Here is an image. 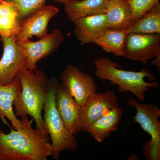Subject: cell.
Wrapping results in <instances>:
<instances>
[{"instance_id": "cell-7", "label": "cell", "mask_w": 160, "mask_h": 160, "mask_svg": "<svg viewBox=\"0 0 160 160\" xmlns=\"http://www.w3.org/2000/svg\"><path fill=\"white\" fill-rule=\"evenodd\" d=\"M123 57L143 64L160 58V34L128 33Z\"/></svg>"}, {"instance_id": "cell-6", "label": "cell", "mask_w": 160, "mask_h": 160, "mask_svg": "<svg viewBox=\"0 0 160 160\" xmlns=\"http://www.w3.org/2000/svg\"><path fill=\"white\" fill-rule=\"evenodd\" d=\"M64 41L65 37L61 31L54 29L51 33H47L37 42L28 40L17 43L27 61V69L35 70L40 60L57 51Z\"/></svg>"}, {"instance_id": "cell-1", "label": "cell", "mask_w": 160, "mask_h": 160, "mask_svg": "<svg viewBox=\"0 0 160 160\" xmlns=\"http://www.w3.org/2000/svg\"><path fill=\"white\" fill-rule=\"evenodd\" d=\"M22 120L23 127L6 133L0 129V160H47L53 149L46 131L34 129L33 119Z\"/></svg>"}, {"instance_id": "cell-17", "label": "cell", "mask_w": 160, "mask_h": 160, "mask_svg": "<svg viewBox=\"0 0 160 160\" xmlns=\"http://www.w3.org/2000/svg\"><path fill=\"white\" fill-rule=\"evenodd\" d=\"M109 0H72L64 4L69 21L106 13Z\"/></svg>"}, {"instance_id": "cell-11", "label": "cell", "mask_w": 160, "mask_h": 160, "mask_svg": "<svg viewBox=\"0 0 160 160\" xmlns=\"http://www.w3.org/2000/svg\"><path fill=\"white\" fill-rule=\"evenodd\" d=\"M119 107L118 98L113 92H95L90 96L80 112L82 132H86L89 126L106 112Z\"/></svg>"}, {"instance_id": "cell-10", "label": "cell", "mask_w": 160, "mask_h": 160, "mask_svg": "<svg viewBox=\"0 0 160 160\" xmlns=\"http://www.w3.org/2000/svg\"><path fill=\"white\" fill-rule=\"evenodd\" d=\"M0 40L3 46L2 56L0 60V84L8 85L20 71L27 68V61L18 45L16 36L0 37Z\"/></svg>"}, {"instance_id": "cell-22", "label": "cell", "mask_w": 160, "mask_h": 160, "mask_svg": "<svg viewBox=\"0 0 160 160\" xmlns=\"http://www.w3.org/2000/svg\"><path fill=\"white\" fill-rule=\"evenodd\" d=\"M131 6L132 22L140 19L146 12L152 9L159 0H128Z\"/></svg>"}, {"instance_id": "cell-20", "label": "cell", "mask_w": 160, "mask_h": 160, "mask_svg": "<svg viewBox=\"0 0 160 160\" xmlns=\"http://www.w3.org/2000/svg\"><path fill=\"white\" fill-rule=\"evenodd\" d=\"M128 33L160 34V4L158 3L126 29Z\"/></svg>"}, {"instance_id": "cell-2", "label": "cell", "mask_w": 160, "mask_h": 160, "mask_svg": "<svg viewBox=\"0 0 160 160\" xmlns=\"http://www.w3.org/2000/svg\"><path fill=\"white\" fill-rule=\"evenodd\" d=\"M17 77L21 83V90L13 102L14 113L23 120L27 116L32 118L36 129L46 131L42 112L44 109L49 88V79L42 70L23 69Z\"/></svg>"}, {"instance_id": "cell-4", "label": "cell", "mask_w": 160, "mask_h": 160, "mask_svg": "<svg viewBox=\"0 0 160 160\" xmlns=\"http://www.w3.org/2000/svg\"><path fill=\"white\" fill-rule=\"evenodd\" d=\"M59 83L56 78L49 79V91L43 109L45 129L51 139L52 158L55 160L59 159L64 150L75 152L78 147L77 139L65 127L56 107V91Z\"/></svg>"}, {"instance_id": "cell-15", "label": "cell", "mask_w": 160, "mask_h": 160, "mask_svg": "<svg viewBox=\"0 0 160 160\" xmlns=\"http://www.w3.org/2000/svg\"><path fill=\"white\" fill-rule=\"evenodd\" d=\"M122 116V110L119 107L113 108L92 123L86 132L96 141L102 142L117 130Z\"/></svg>"}, {"instance_id": "cell-12", "label": "cell", "mask_w": 160, "mask_h": 160, "mask_svg": "<svg viewBox=\"0 0 160 160\" xmlns=\"http://www.w3.org/2000/svg\"><path fill=\"white\" fill-rule=\"evenodd\" d=\"M55 105L65 127L74 135L82 132L79 106L67 88L58 84L55 93Z\"/></svg>"}, {"instance_id": "cell-3", "label": "cell", "mask_w": 160, "mask_h": 160, "mask_svg": "<svg viewBox=\"0 0 160 160\" xmlns=\"http://www.w3.org/2000/svg\"><path fill=\"white\" fill-rule=\"evenodd\" d=\"M94 64L98 78L109 80L112 84L118 86L121 93L131 92L140 101H145V93L150 88H158V82L149 83L145 81V78L152 81L157 80L154 75L146 68H142L139 72L122 70L119 69L120 66L117 63L106 57L95 60Z\"/></svg>"}, {"instance_id": "cell-9", "label": "cell", "mask_w": 160, "mask_h": 160, "mask_svg": "<svg viewBox=\"0 0 160 160\" xmlns=\"http://www.w3.org/2000/svg\"><path fill=\"white\" fill-rule=\"evenodd\" d=\"M59 11L58 7L45 5L20 21L21 29L16 36L18 42L29 40L33 36L41 38L48 33L49 21Z\"/></svg>"}, {"instance_id": "cell-8", "label": "cell", "mask_w": 160, "mask_h": 160, "mask_svg": "<svg viewBox=\"0 0 160 160\" xmlns=\"http://www.w3.org/2000/svg\"><path fill=\"white\" fill-rule=\"evenodd\" d=\"M60 78L81 107L98 90L93 78L72 65L66 66L60 73Z\"/></svg>"}, {"instance_id": "cell-23", "label": "cell", "mask_w": 160, "mask_h": 160, "mask_svg": "<svg viewBox=\"0 0 160 160\" xmlns=\"http://www.w3.org/2000/svg\"><path fill=\"white\" fill-rule=\"evenodd\" d=\"M71 1H72V0H54L55 2L63 4V5Z\"/></svg>"}, {"instance_id": "cell-19", "label": "cell", "mask_w": 160, "mask_h": 160, "mask_svg": "<svg viewBox=\"0 0 160 160\" xmlns=\"http://www.w3.org/2000/svg\"><path fill=\"white\" fill-rule=\"evenodd\" d=\"M127 35L126 29L108 28L102 35L93 40L92 44L100 46L108 53L123 57Z\"/></svg>"}, {"instance_id": "cell-21", "label": "cell", "mask_w": 160, "mask_h": 160, "mask_svg": "<svg viewBox=\"0 0 160 160\" xmlns=\"http://www.w3.org/2000/svg\"><path fill=\"white\" fill-rule=\"evenodd\" d=\"M17 8L20 21L46 5V0H9Z\"/></svg>"}, {"instance_id": "cell-13", "label": "cell", "mask_w": 160, "mask_h": 160, "mask_svg": "<svg viewBox=\"0 0 160 160\" xmlns=\"http://www.w3.org/2000/svg\"><path fill=\"white\" fill-rule=\"evenodd\" d=\"M72 23L75 26L74 34L82 45L92 44L108 28L105 13L81 18Z\"/></svg>"}, {"instance_id": "cell-5", "label": "cell", "mask_w": 160, "mask_h": 160, "mask_svg": "<svg viewBox=\"0 0 160 160\" xmlns=\"http://www.w3.org/2000/svg\"><path fill=\"white\" fill-rule=\"evenodd\" d=\"M128 104L135 108L134 122L138 123L151 139L143 146V155L147 160H160V109L152 103L142 104L134 98L128 100Z\"/></svg>"}, {"instance_id": "cell-16", "label": "cell", "mask_w": 160, "mask_h": 160, "mask_svg": "<svg viewBox=\"0 0 160 160\" xmlns=\"http://www.w3.org/2000/svg\"><path fill=\"white\" fill-rule=\"evenodd\" d=\"M108 28L127 29L133 24L128 0H109L106 13Z\"/></svg>"}, {"instance_id": "cell-18", "label": "cell", "mask_w": 160, "mask_h": 160, "mask_svg": "<svg viewBox=\"0 0 160 160\" xmlns=\"http://www.w3.org/2000/svg\"><path fill=\"white\" fill-rule=\"evenodd\" d=\"M21 29L19 13L15 5L9 0H0V37L16 36Z\"/></svg>"}, {"instance_id": "cell-14", "label": "cell", "mask_w": 160, "mask_h": 160, "mask_svg": "<svg viewBox=\"0 0 160 160\" xmlns=\"http://www.w3.org/2000/svg\"><path fill=\"white\" fill-rule=\"evenodd\" d=\"M21 90V83L18 77L8 85L0 84V119H8L15 130L23 127L22 121L16 116L13 107Z\"/></svg>"}]
</instances>
